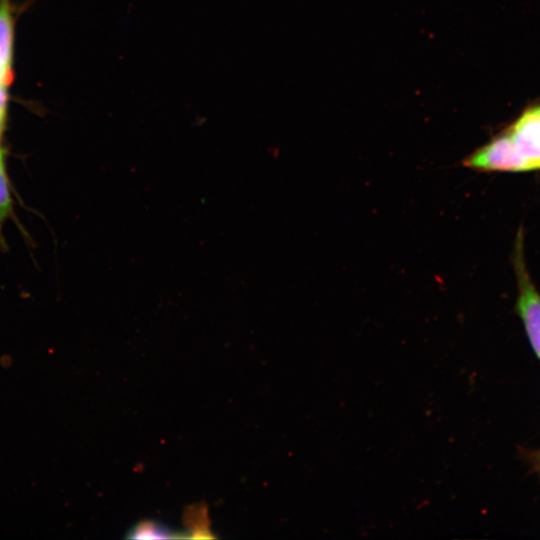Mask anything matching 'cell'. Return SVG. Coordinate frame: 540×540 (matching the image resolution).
Returning a JSON list of instances; mask_svg holds the SVG:
<instances>
[{
	"label": "cell",
	"instance_id": "3957f363",
	"mask_svg": "<svg viewBox=\"0 0 540 540\" xmlns=\"http://www.w3.org/2000/svg\"><path fill=\"white\" fill-rule=\"evenodd\" d=\"M174 532L154 522H144L135 526L129 533V538H171Z\"/></svg>",
	"mask_w": 540,
	"mask_h": 540
},
{
	"label": "cell",
	"instance_id": "277c9868",
	"mask_svg": "<svg viewBox=\"0 0 540 540\" xmlns=\"http://www.w3.org/2000/svg\"><path fill=\"white\" fill-rule=\"evenodd\" d=\"M11 209V198L4 164L0 163V225Z\"/></svg>",
	"mask_w": 540,
	"mask_h": 540
},
{
	"label": "cell",
	"instance_id": "6da1fadb",
	"mask_svg": "<svg viewBox=\"0 0 540 540\" xmlns=\"http://www.w3.org/2000/svg\"><path fill=\"white\" fill-rule=\"evenodd\" d=\"M462 165L481 172L540 170V105L525 110L503 132L468 155Z\"/></svg>",
	"mask_w": 540,
	"mask_h": 540
},
{
	"label": "cell",
	"instance_id": "7a4b0ae2",
	"mask_svg": "<svg viewBox=\"0 0 540 540\" xmlns=\"http://www.w3.org/2000/svg\"><path fill=\"white\" fill-rule=\"evenodd\" d=\"M14 44V21L9 0H0V63L11 72Z\"/></svg>",
	"mask_w": 540,
	"mask_h": 540
},
{
	"label": "cell",
	"instance_id": "5b68a950",
	"mask_svg": "<svg viewBox=\"0 0 540 540\" xmlns=\"http://www.w3.org/2000/svg\"><path fill=\"white\" fill-rule=\"evenodd\" d=\"M12 80V73L7 72L0 63V85L8 86Z\"/></svg>",
	"mask_w": 540,
	"mask_h": 540
}]
</instances>
